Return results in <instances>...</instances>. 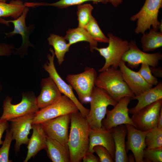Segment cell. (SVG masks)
<instances>
[{
  "mask_svg": "<svg viewBox=\"0 0 162 162\" xmlns=\"http://www.w3.org/2000/svg\"><path fill=\"white\" fill-rule=\"evenodd\" d=\"M85 28L92 38L98 43H108L109 39L103 32L97 21L92 15Z\"/></svg>",
  "mask_w": 162,
  "mask_h": 162,
  "instance_id": "29",
  "label": "cell"
},
{
  "mask_svg": "<svg viewBox=\"0 0 162 162\" xmlns=\"http://www.w3.org/2000/svg\"><path fill=\"white\" fill-rule=\"evenodd\" d=\"M70 114L40 123L47 137L57 141L68 148Z\"/></svg>",
  "mask_w": 162,
  "mask_h": 162,
  "instance_id": "12",
  "label": "cell"
},
{
  "mask_svg": "<svg viewBox=\"0 0 162 162\" xmlns=\"http://www.w3.org/2000/svg\"><path fill=\"white\" fill-rule=\"evenodd\" d=\"M128 162H134L135 161V158L133 154H130L128 156Z\"/></svg>",
  "mask_w": 162,
  "mask_h": 162,
  "instance_id": "42",
  "label": "cell"
},
{
  "mask_svg": "<svg viewBox=\"0 0 162 162\" xmlns=\"http://www.w3.org/2000/svg\"><path fill=\"white\" fill-rule=\"evenodd\" d=\"M94 8L89 4H83L77 5L76 14L78 22V27L85 28L92 16Z\"/></svg>",
  "mask_w": 162,
  "mask_h": 162,
  "instance_id": "31",
  "label": "cell"
},
{
  "mask_svg": "<svg viewBox=\"0 0 162 162\" xmlns=\"http://www.w3.org/2000/svg\"><path fill=\"white\" fill-rule=\"evenodd\" d=\"M82 160L83 162H100L99 158L93 153H87L84 155Z\"/></svg>",
  "mask_w": 162,
  "mask_h": 162,
  "instance_id": "38",
  "label": "cell"
},
{
  "mask_svg": "<svg viewBox=\"0 0 162 162\" xmlns=\"http://www.w3.org/2000/svg\"><path fill=\"white\" fill-rule=\"evenodd\" d=\"M88 2H92L93 4H96L98 3L107 4L109 2L108 0H59L57 2L52 3L33 2L32 5L34 8L40 6H50L57 7L59 9H63L74 5L82 4Z\"/></svg>",
  "mask_w": 162,
  "mask_h": 162,
  "instance_id": "28",
  "label": "cell"
},
{
  "mask_svg": "<svg viewBox=\"0 0 162 162\" xmlns=\"http://www.w3.org/2000/svg\"><path fill=\"white\" fill-rule=\"evenodd\" d=\"M161 99L162 82L160 81L154 87L135 96L132 100H137L138 102L134 107L129 109V112L133 115L145 106Z\"/></svg>",
  "mask_w": 162,
  "mask_h": 162,
  "instance_id": "21",
  "label": "cell"
},
{
  "mask_svg": "<svg viewBox=\"0 0 162 162\" xmlns=\"http://www.w3.org/2000/svg\"><path fill=\"white\" fill-rule=\"evenodd\" d=\"M132 98L129 97L122 98L111 110H107L106 117L102 120V127L107 130L121 124H130L134 126L129 115L128 106Z\"/></svg>",
  "mask_w": 162,
  "mask_h": 162,
  "instance_id": "14",
  "label": "cell"
},
{
  "mask_svg": "<svg viewBox=\"0 0 162 162\" xmlns=\"http://www.w3.org/2000/svg\"><path fill=\"white\" fill-rule=\"evenodd\" d=\"M40 87V93L36 97L37 104L39 109L54 104L62 96L57 86L50 76L42 79Z\"/></svg>",
  "mask_w": 162,
  "mask_h": 162,
  "instance_id": "17",
  "label": "cell"
},
{
  "mask_svg": "<svg viewBox=\"0 0 162 162\" xmlns=\"http://www.w3.org/2000/svg\"><path fill=\"white\" fill-rule=\"evenodd\" d=\"M47 40L49 44L53 47L58 65H62L64 60L65 55L69 51L70 45L67 42L64 37L54 34H50Z\"/></svg>",
  "mask_w": 162,
  "mask_h": 162,
  "instance_id": "26",
  "label": "cell"
},
{
  "mask_svg": "<svg viewBox=\"0 0 162 162\" xmlns=\"http://www.w3.org/2000/svg\"><path fill=\"white\" fill-rule=\"evenodd\" d=\"M162 162V148H146L143 152V162Z\"/></svg>",
  "mask_w": 162,
  "mask_h": 162,
  "instance_id": "33",
  "label": "cell"
},
{
  "mask_svg": "<svg viewBox=\"0 0 162 162\" xmlns=\"http://www.w3.org/2000/svg\"><path fill=\"white\" fill-rule=\"evenodd\" d=\"M118 68L124 81L135 96L149 90L153 86L147 83L139 73L130 69L125 62L121 61Z\"/></svg>",
  "mask_w": 162,
  "mask_h": 162,
  "instance_id": "18",
  "label": "cell"
},
{
  "mask_svg": "<svg viewBox=\"0 0 162 162\" xmlns=\"http://www.w3.org/2000/svg\"><path fill=\"white\" fill-rule=\"evenodd\" d=\"M157 127L159 128H162V107L160 110Z\"/></svg>",
  "mask_w": 162,
  "mask_h": 162,
  "instance_id": "40",
  "label": "cell"
},
{
  "mask_svg": "<svg viewBox=\"0 0 162 162\" xmlns=\"http://www.w3.org/2000/svg\"><path fill=\"white\" fill-rule=\"evenodd\" d=\"M95 86L105 91L117 102L122 98L135 96L123 79L119 69L110 67L97 76Z\"/></svg>",
  "mask_w": 162,
  "mask_h": 162,
  "instance_id": "2",
  "label": "cell"
},
{
  "mask_svg": "<svg viewBox=\"0 0 162 162\" xmlns=\"http://www.w3.org/2000/svg\"><path fill=\"white\" fill-rule=\"evenodd\" d=\"M108 1L115 7H118L122 2V0H108Z\"/></svg>",
  "mask_w": 162,
  "mask_h": 162,
  "instance_id": "41",
  "label": "cell"
},
{
  "mask_svg": "<svg viewBox=\"0 0 162 162\" xmlns=\"http://www.w3.org/2000/svg\"><path fill=\"white\" fill-rule=\"evenodd\" d=\"M162 7V0H145L140 10L132 16L131 21H136V26L134 30L136 34H143L151 27L156 30H160L162 32V21L158 20L159 10Z\"/></svg>",
  "mask_w": 162,
  "mask_h": 162,
  "instance_id": "3",
  "label": "cell"
},
{
  "mask_svg": "<svg viewBox=\"0 0 162 162\" xmlns=\"http://www.w3.org/2000/svg\"><path fill=\"white\" fill-rule=\"evenodd\" d=\"M110 130L115 146L114 161L128 162L125 142V138L127 134L125 125H120L112 128Z\"/></svg>",
  "mask_w": 162,
  "mask_h": 162,
  "instance_id": "22",
  "label": "cell"
},
{
  "mask_svg": "<svg viewBox=\"0 0 162 162\" xmlns=\"http://www.w3.org/2000/svg\"><path fill=\"white\" fill-rule=\"evenodd\" d=\"M94 152L99 157L100 162H114L108 151L104 147L97 145L93 148Z\"/></svg>",
  "mask_w": 162,
  "mask_h": 162,
  "instance_id": "35",
  "label": "cell"
},
{
  "mask_svg": "<svg viewBox=\"0 0 162 162\" xmlns=\"http://www.w3.org/2000/svg\"><path fill=\"white\" fill-rule=\"evenodd\" d=\"M97 76L95 70L89 67L81 73L67 76L66 81L76 92L82 104L89 102Z\"/></svg>",
  "mask_w": 162,
  "mask_h": 162,
  "instance_id": "6",
  "label": "cell"
},
{
  "mask_svg": "<svg viewBox=\"0 0 162 162\" xmlns=\"http://www.w3.org/2000/svg\"><path fill=\"white\" fill-rule=\"evenodd\" d=\"M148 148H162V128L155 127L149 130L145 138Z\"/></svg>",
  "mask_w": 162,
  "mask_h": 162,
  "instance_id": "30",
  "label": "cell"
},
{
  "mask_svg": "<svg viewBox=\"0 0 162 162\" xmlns=\"http://www.w3.org/2000/svg\"><path fill=\"white\" fill-rule=\"evenodd\" d=\"M89 147L87 153H94L93 148L97 145L103 146L109 152L114 161L115 146L111 130L103 127L90 128L89 134Z\"/></svg>",
  "mask_w": 162,
  "mask_h": 162,
  "instance_id": "19",
  "label": "cell"
},
{
  "mask_svg": "<svg viewBox=\"0 0 162 162\" xmlns=\"http://www.w3.org/2000/svg\"><path fill=\"white\" fill-rule=\"evenodd\" d=\"M8 121L0 119V145H2L3 141L2 140V135L5 130L9 128Z\"/></svg>",
  "mask_w": 162,
  "mask_h": 162,
  "instance_id": "37",
  "label": "cell"
},
{
  "mask_svg": "<svg viewBox=\"0 0 162 162\" xmlns=\"http://www.w3.org/2000/svg\"><path fill=\"white\" fill-rule=\"evenodd\" d=\"M2 89V84L0 81V93L1 92Z\"/></svg>",
  "mask_w": 162,
  "mask_h": 162,
  "instance_id": "43",
  "label": "cell"
},
{
  "mask_svg": "<svg viewBox=\"0 0 162 162\" xmlns=\"http://www.w3.org/2000/svg\"><path fill=\"white\" fill-rule=\"evenodd\" d=\"M127 130V141L125 142L127 152H132L136 162H143V152L146 147L145 138L148 131H142L130 124H125Z\"/></svg>",
  "mask_w": 162,
  "mask_h": 162,
  "instance_id": "16",
  "label": "cell"
},
{
  "mask_svg": "<svg viewBox=\"0 0 162 162\" xmlns=\"http://www.w3.org/2000/svg\"><path fill=\"white\" fill-rule=\"evenodd\" d=\"M144 80L152 86H155L158 82L157 78L154 76L151 73L150 66L147 64H141V67L138 71Z\"/></svg>",
  "mask_w": 162,
  "mask_h": 162,
  "instance_id": "34",
  "label": "cell"
},
{
  "mask_svg": "<svg viewBox=\"0 0 162 162\" xmlns=\"http://www.w3.org/2000/svg\"><path fill=\"white\" fill-rule=\"evenodd\" d=\"M108 46L105 47L99 48L97 47L94 50L98 51L105 60L104 65L99 70L100 72L110 67L118 68L122 58L129 49V42L109 33Z\"/></svg>",
  "mask_w": 162,
  "mask_h": 162,
  "instance_id": "7",
  "label": "cell"
},
{
  "mask_svg": "<svg viewBox=\"0 0 162 162\" xmlns=\"http://www.w3.org/2000/svg\"><path fill=\"white\" fill-rule=\"evenodd\" d=\"M15 48L14 45L5 43H0V56H8L13 54Z\"/></svg>",
  "mask_w": 162,
  "mask_h": 162,
  "instance_id": "36",
  "label": "cell"
},
{
  "mask_svg": "<svg viewBox=\"0 0 162 162\" xmlns=\"http://www.w3.org/2000/svg\"><path fill=\"white\" fill-rule=\"evenodd\" d=\"M4 141L0 148V162H12L9 158V150L12 141L13 140L12 132L9 128L6 130Z\"/></svg>",
  "mask_w": 162,
  "mask_h": 162,
  "instance_id": "32",
  "label": "cell"
},
{
  "mask_svg": "<svg viewBox=\"0 0 162 162\" xmlns=\"http://www.w3.org/2000/svg\"><path fill=\"white\" fill-rule=\"evenodd\" d=\"M142 34L141 40L143 51H153L162 46V32L152 28Z\"/></svg>",
  "mask_w": 162,
  "mask_h": 162,
  "instance_id": "25",
  "label": "cell"
},
{
  "mask_svg": "<svg viewBox=\"0 0 162 162\" xmlns=\"http://www.w3.org/2000/svg\"><path fill=\"white\" fill-rule=\"evenodd\" d=\"M89 102L90 109L86 117L88 122L91 129L100 128L107 107L109 105L114 106L117 102L104 90L95 86Z\"/></svg>",
  "mask_w": 162,
  "mask_h": 162,
  "instance_id": "4",
  "label": "cell"
},
{
  "mask_svg": "<svg viewBox=\"0 0 162 162\" xmlns=\"http://www.w3.org/2000/svg\"><path fill=\"white\" fill-rule=\"evenodd\" d=\"M51 54L47 55L48 61L43 65V68L54 81L62 94L71 100L77 106L79 111L84 117H86L89 109L85 107L76 97L71 86L66 83L58 73L54 64L55 54L52 48L50 49Z\"/></svg>",
  "mask_w": 162,
  "mask_h": 162,
  "instance_id": "9",
  "label": "cell"
},
{
  "mask_svg": "<svg viewBox=\"0 0 162 162\" xmlns=\"http://www.w3.org/2000/svg\"><path fill=\"white\" fill-rule=\"evenodd\" d=\"M46 149L49 158L53 162H70L68 148L57 141L46 136Z\"/></svg>",
  "mask_w": 162,
  "mask_h": 162,
  "instance_id": "23",
  "label": "cell"
},
{
  "mask_svg": "<svg viewBox=\"0 0 162 162\" xmlns=\"http://www.w3.org/2000/svg\"><path fill=\"white\" fill-rule=\"evenodd\" d=\"M7 0H0V2H6Z\"/></svg>",
  "mask_w": 162,
  "mask_h": 162,
  "instance_id": "44",
  "label": "cell"
},
{
  "mask_svg": "<svg viewBox=\"0 0 162 162\" xmlns=\"http://www.w3.org/2000/svg\"><path fill=\"white\" fill-rule=\"evenodd\" d=\"M162 107V99L145 106L133 114L131 118L134 127L142 131H147L157 127Z\"/></svg>",
  "mask_w": 162,
  "mask_h": 162,
  "instance_id": "13",
  "label": "cell"
},
{
  "mask_svg": "<svg viewBox=\"0 0 162 162\" xmlns=\"http://www.w3.org/2000/svg\"><path fill=\"white\" fill-rule=\"evenodd\" d=\"M25 7L20 0H12L9 3L0 2V18L10 17L16 19L22 14Z\"/></svg>",
  "mask_w": 162,
  "mask_h": 162,
  "instance_id": "27",
  "label": "cell"
},
{
  "mask_svg": "<svg viewBox=\"0 0 162 162\" xmlns=\"http://www.w3.org/2000/svg\"><path fill=\"white\" fill-rule=\"evenodd\" d=\"M162 59L160 52L149 53L142 51L138 48L136 41L132 40L129 42V49L123 55L122 60L127 63L129 67L134 68L144 63L151 67H156Z\"/></svg>",
  "mask_w": 162,
  "mask_h": 162,
  "instance_id": "11",
  "label": "cell"
},
{
  "mask_svg": "<svg viewBox=\"0 0 162 162\" xmlns=\"http://www.w3.org/2000/svg\"><path fill=\"white\" fill-rule=\"evenodd\" d=\"M28 7H26L22 14L17 18L13 20H6L0 18V23L9 26L11 22L13 24L14 29L10 32L5 33L8 37H13L17 34H20L22 38V43L19 48H15L13 54L19 55L21 57H23L28 54V50L29 46L34 48V45L30 42L29 36L35 28L34 26L31 24L26 26V19L29 11Z\"/></svg>",
  "mask_w": 162,
  "mask_h": 162,
  "instance_id": "8",
  "label": "cell"
},
{
  "mask_svg": "<svg viewBox=\"0 0 162 162\" xmlns=\"http://www.w3.org/2000/svg\"><path fill=\"white\" fill-rule=\"evenodd\" d=\"M150 69L152 73L156 77H162V68L160 66L151 67Z\"/></svg>",
  "mask_w": 162,
  "mask_h": 162,
  "instance_id": "39",
  "label": "cell"
},
{
  "mask_svg": "<svg viewBox=\"0 0 162 162\" xmlns=\"http://www.w3.org/2000/svg\"><path fill=\"white\" fill-rule=\"evenodd\" d=\"M70 117L68 142L70 162H79L88 150L91 128L86 118L79 111L71 113Z\"/></svg>",
  "mask_w": 162,
  "mask_h": 162,
  "instance_id": "1",
  "label": "cell"
},
{
  "mask_svg": "<svg viewBox=\"0 0 162 162\" xmlns=\"http://www.w3.org/2000/svg\"><path fill=\"white\" fill-rule=\"evenodd\" d=\"M35 113H30L9 121L13 140L16 142L14 148L16 152L20 151L21 145L27 144L28 142V135L32 128V122Z\"/></svg>",
  "mask_w": 162,
  "mask_h": 162,
  "instance_id": "15",
  "label": "cell"
},
{
  "mask_svg": "<svg viewBox=\"0 0 162 162\" xmlns=\"http://www.w3.org/2000/svg\"><path fill=\"white\" fill-rule=\"evenodd\" d=\"M32 134L27 144V153L24 162H28L46 148V136L40 124H32Z\"/></svg>",
  "mask_w": 162,
  "mask_h": 162,
  "instance_id": "20",
  "label": "cell"
},
{
  "mask_svg": "<svg viewBox=\"0 0 162 162\" xmlns=\"http://www.w3.org/2000/svg\"><path fill=\"white\" fill-rule=\"evenodd\" d=\"M79 111L75 103L64 95L56 102L40 109L36 112L32 124H40L58 117Z\"/></svg>",
  "mask_w": 162,
  "mask_h": 162,
  "instance_id": "10",
  "label": "cell"
},
{
  "mask_svg": "<svg viewBox=\"0 0 162 162\" xmlns=\"http://www.w3.org/2000/svg\"><path fill=\"white\" fill-rule=\"evenodd\" d=\"M21 101L16 104H12V98L6 96L2 105L3 112L0 119L9 121L14 118L31 113L39 110L37 104L36 97L32 91H27L22 94Z\"/></svg>",
  "mask_w": 162,
  "mask_h": 162,
  "instance_id": "5",
  "label": "cell"
},
{
  "mask_svg": "<svg viewBox=\"0 0 162 162\" xmlns=\"http://www.w3.org/2000/svg\"><path fill=\"white\" fill-rule=\"evenodd\" d=\"M64 37L70 46L81 41L88 42L90 50L92 52L98 45V42L92 38L86 29L83 28L78 27L76 28L69 29Z\"/></svg>",
  "mask_w": 162,
  "mask_h": 162,
  "instance_id": "24",
  "label": "cell"
}]
</instances>
